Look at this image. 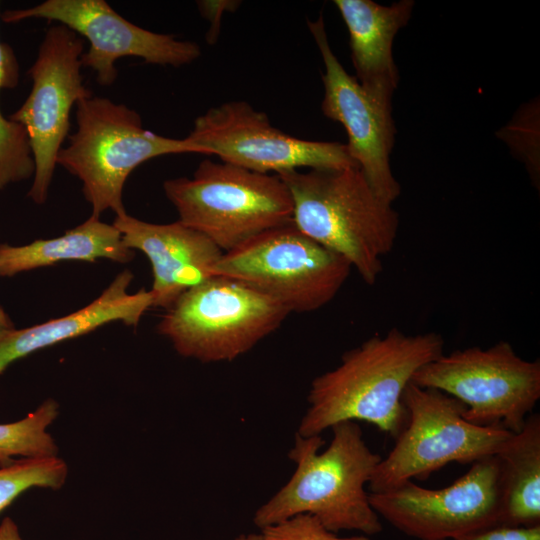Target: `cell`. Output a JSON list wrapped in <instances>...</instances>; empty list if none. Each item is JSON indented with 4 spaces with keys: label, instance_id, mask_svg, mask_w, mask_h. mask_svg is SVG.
Masks as SVG:
<instances>
[{
    "label": "cell",
    "instance_id": "obj_1",
    "mask_svg": "<svg viewBox=\"0 0 540 540\" xmlns=\"http://www.w3.org/2000/svg\"><path fill=\"white\" fill-rule=\"evenodd\" d=\"M443 347L435 332L407 335L393 328L367 339L311 382L296 433L316 436L342 421H366L395 439L407 422L405 388L418 369L443 354Z\"/></svg>",
    "mask_w": 540,
    "mask_h": 540
},
{
    "label": "cell",
    "instance_id": "obj_2",
    "mask_svg": "<svg viewBox=\"0 0 540 540\" xmlns=\"http://www.w3.org/2000/svg\"><path fill=\"white\" fill-rule=\"evenodd\" d=\"M329 446L321 435L295 434L288 458L296 468L288 482L253 516L260 529L298 514L316 517L327 529L358 531L370 536L382 531L380 517L369 502L365 487L381 461L366 444L356 421L331 428Z\"/></svg>",
    "mask_w": 540,
    "mask_h": 540
},
{
    "label": "cell",
    "instance_id": "obj_3",
    "mask_svg": "<svg viewBox=\"0 0 540 540\" xmlns=\"http://www.w3.org/2000/svg\"><path fill=\"white\" fill-rule=\"evenodd\" d=\"M278 176L291 195L294 226L344 257L373 285L397 236L399 216L392 203L374 192L358 166Z\"/></svg>",
    "mask_w": 540,
    "mask_h": 540
},
{
    "label": "cell",
    "instance_id": "obj_4",
    "mask_svg": "<svg viewBox=\"0 0 540 540\" xmlns=\"http://www.w3.org/2000/svg\"><path fill=\"white\" fill-rule=\"evenodd\" d=\"M76 131L57 156V165L76 176L92 209L100 218L106 210L127 213L123 189L132 171L155 157L208 151L188 137L174 139L143 127L141 116L122 103L94 95L76 104Z\"/></svg>",
    "mask_w": 540,
    "mask_h": 540
},
{
    "label": "cell",
    "instance_id": "obj_5",
    "mask_svg": "<svg viewBox=\"0 0 540 540\" xmlns=\"http://www.w3.org/2000/svg\"><path fill=\"white\" fill-rule=\"evenodd\" d=\"M179 221L223 253L269 229L292 222L291 195L278 175L203 160L192 178L163 183Z\"/></svg>",
    "mask_w": 540,
    "mask_h": 540
},
{
    "label": "cell",
    "instance_id": "obj_6",
    "mask_svg": "<svg viewBox=\"0 0 540 540\" xmlns=\"http://www.w3.org/2000/svg\"><path fill=\"white\" fill-rule=\"evenodd\" d=\"M290 312L239 280L213 275L185 291L157 325L183 357L229 362L277 330Z\"/></svg>",
    "mask_w": 540,
    "mask_h": 540
},
{
    "label": "cell",
    "instance_id": "obj_7",
    "mask_svg": "<svg viewBox=\"0 0 540 540\" xmlns=\"http://www.w3.org/2000/svg\"><path fill=\"white\" fill-rule=\"evenodd\" d=\"M402 401L406 425L393 449L376 466L368 483L371 493L392 490L413 478L426 480L452 462L472 464L496 455L513 434L468 422L465 405L434 388L410 382Z\"/></svg>",
    "mask_w": 540,
    "mask_h": 540
},
{
    "label": "cell",
    "instance_id": "obj_8",
    "mask_svg": "<svg viewBox=\"0 0 540 540\" xmlns=\"http://www.w3.org/2000/svg\"><path fill=\"white\" fill-rule=\"evenodd\" d=\"M351 269L344 257L323 247L291 222L224 252L213 275L244 282L290 313H304L328 304Z\"/></svg>",
    "mask_w": 540,
    "mask_h": 540
},
{
    "label": "cell",
    "instance_id": "obj_9",
    "mask_svg": "<svg viewBox=\"0 0 540 540\" xmlns=\"http://www.w3.org/2000/svg\"><path fill=\"white\" fill-rule=\"evenodd\" d=\"M411 382L461 401L472 424L518 433L540 399V360H525L500 341L486 349L443 353L418 369Z\"/></svg>",
    "mask_w": 540,
    "mask_h": 540
},
{
    "label": "cell",
    "instance_id": "obj_10",
    "mask_svg": "<svg viewBox=\"0 0 540 540\" xmlns=\"http://www.w3.org/2000/svg\"><path fill=\"white\" fill-rule=\"evenodd\" d=\"M83 38L68 27L50 26L28 70L30 94L8 119L26 130L35 165L28 197L45 203L57 156L69 136L70 114L76 104L93 95L83 82Z\"/></svg>",
    "mask_w": 540,
    "mask_h": 540
},
{
    "label": "cell",
    "instance_id": "obj_11",
    "mask_svg": "<svg viewBox=\"0 0 540 540\" xmlns=\"http://www.w3.org/2000/svg\"><path fill=\"white\" fill-rule=\"evenodd\" d=\"M378 516L417 540H455L502 521L500 468L496 455L474 463L463 476L440 489L413 481L385 492H369Z\"/></svg>",
    "mask_w": 540,
    "mask_h": 540
},
{
    "label": "cell",
    "instance_id": "obj_12",
    "mask_svg": "<svg viewBox=\"0 0 540 540\" xmlns=\"http://www.w3.org/2000/svg\"><path fill=\"white\" fill-rule=\"evenodd\" d=\"M187 137L222 162L262 174L358 166L346 144L291 136L245 101L208 109L195 119Z\"/></svg>",
    "mask_w": 540,
    "mask_h": 540
},
{
    "label": "cell",
    "instance_id": "obj_13",
    "mask_svg": "<svg viewBox=\"0 0 540 540\" xmlns=\"http://www.w3.org/2000/svg\"><path fill=\"white\" fill-rule=\"evenodd\" d=\"M0 16L6 23L31 18L55 21L86 38L89 48L82 54V66L96 73L101 86H110L116 81L115 64L122 57H138L149 64L180 67L201 55L197 43L137 26L104 0H46L27 9L6 10Z\"/></svg>",
    "mask_w": 540,
    "mask_h": 540
},
{
    "label": "cell",
    "instance_id": "obj_14",
    "mask_svg": "<svg viewBox=\"0 0 540 540\" xmlns=\"http://www.w3.org/2000/svg\"><path fill=\"white\" fill-rule=\"evenodd\" d=\"M308 27L325 67L322 112L343 125L352 159L374 192L393 203L401 187L390 168L396 133L392 106L377 101L347 73L331 49L322 15L308 21Z\"/></svg>",
    "mask_w": 540,
    "mask_h": 540
},
{
    "label": "cell",
    "instance_id": "obj_15",
    "mask_svg": "<svg viewBox=\"0 0 540 540\" xmlns=\"http://www.w3.org/2000/svg\"><path fill=\"white\" fill-rule=\"evenodd\" d=\"M123 243L146 255L152 267L153 307L169 309L188 289L213 276L223 252L205 235L179 220L154 224L125 213L112 223Z\"/></svg>",
    "mask_w": 540,
    "mask_h": 540
},
{
    "label": "cell",
    "instance_id": "obj_16",
    "mask_svg": "<svg viewBox=\"0 0 540 540\" xmlns=\"http://www.w3.org/2000/svg\"><path fill=\"white\" fill-rule=\"evenodd\" d=\"M133 280L129 270L119 273L109 286L85 307L63 317L23 329H12L0 336V374L10 364L35 351L79 337L111 322L137 326L153 307V297L144 288L128 291Z\"/></svg>",
    "mask_w": 540,
    "mask_h": 540
},
{
    "label": "cell",
    "instance_id": "obj_17",
    "mask_svg": "<svg viewBox=\"0 0 540 540\" xmlns=\"http://www.w3.org/2000/svg\"><path fill=\"white\" fill-rule=\"evenodd\" d=\"M350 38L356 79L377 101L392 106L399 82L393 58V41L412 13L414 1L401 0L389 6L371 0H335Z\"/></svg>",
    "mask_w": 540,
    "mask_h": 540
},
{
    "label": "cell",
    "instance_id": "obj_18",
    "mask_svg": "<svg viewBox=\"0 0 540 540\" xmlns=\"http://www.w3.org/2000/svg\"><path fill=\"white\" fill-rule=\"evenodd\" d=\"M134 251L113 224L90 216L80 225L52 239H38L20 246L0 244V277L54 265L62 261L94 262L104 258L126 263Z\"/></svg>",
    "mask_w": 540,
    "mask_h": 540
},
{
    "label": "cell",
    "instance_id": "obj_19",
    "mask_svg": "<svg viewBox=\"0 0 540 540\" xmlns=\"http://www.w3.org/2000/svg\"><path fill=\"white\" fill-rule=\"evenodd\" d=\"M500 468L501 524L540 525V415L530 414L496 454Z\"/></svg>",
    "mask_w": 540,
    "mask_h": 540
},
{
    "label": "cell",
    "instance_id": "obj_20",
    "mask_svg": "<svg viewBox=\"0 0 540 540\" xmlns=\"http://www.w3.org/2000/svg\"><path fill=\"white\" fill-rule=\"evenodd\" d=\"M19 82V65L12 48L0 41V90ZM35 165L25 128L0 111V190L34 175Z\"/></svg>",
    "mask_w": 540,
    "mask_h": 540
},
{
    "label": "cell",
    "instance_id": "obj_21",
    "mask_svg": "<svg viewBox=\"0 0 540 540\" xmlns=\"http://www.w3.org/2000/svg\"><path fill=\"white\" fill-rule=\"evenodd\" d=\"M58 415V404L47 399L21 420L0 423V466L15 457L41 458L57 456L58 447L47 428Z\"/></svg>",
    "mask_w": 540,
    "mask_h": 540
},
{
    "label": "cell",
    "instance_id": "obj_22",
    "mask_svg": "<svg viewBox=\"0 0 540 540\" xmlns=\"http://www.w3.org/2000/svg\"><path fill=\"white\" fill-rule=\"evenodd\" d=\"M68 467L58 456L21 458L0 466V512L31 488H61Z\"/></svg>",
    "mask_w": 540,
    "mask_h": 540
},
{
    "label": "cell",
    "instance_id": "obj_23",
    "mask_svg": "<svg viewBox=\"0 0 540 540\" xmlns=\"http://www.w3.org/2000/svg\"><path fill=\"white\" fill-rule=\"evenodd\" d=\"M260 530L264 540H371L363 534L341 537L309 514H298Z\"/></svg>",
    "mask_w": 540,
    "mask_h": 540
},
{
    "label": "cell",
    "instance_id": "obj_24",
    "mask_svg": "<svg viewBox=\"0 0 540 540\" xmlns=\"http://www.w3.org/2000/svg\"><path fill=\"white\" fill-rule=\"evenodd\" d=\"M455 540H540V525L526 527L497 524Z\"/></svg>",
    "mask_w": 540,
    "mask_h": 540
},
{
    "label": "cell",
    "instance_id": "obj_25",
    "mask_svg": "<svg viewBox=\"0 0 540 540\" xmlns=\"http://www.w3.org/2000/svg\"><path fill=\"white\" fill-rule=\"evenodd\" d=\"M239 5V1L232 0H204L197 2L201 15L210 23V28L206 34V39L209 44L213 45L217 41L223 14L228 11H235Z\"/></svg>",
    "mask_w": 540,
    "mask_h": 540
},
{
    "label": "cell",
    "instance_id": "obj_26",
    "mask_svg": "<svg viewBox=\"0 0 540 540\" xmlns=\"http://www.w3.org/2000/svg\"><path fill=\"white\" fill-rule=\"evenodd\" d=\"M0 540H23L18 526L10 517H6L0 523Z\"/></svg>",
    "mask_w": 540,
    "mask_h": 540
},
{
    "label": "cell",
    "instance_id": "obj_27",
    "mask_svg": "<svg viewBox=\"0 0 540 540\" xmlns=\"http://www.w3.org/2000/svg\"><path fill=\"white\" fill-rule=\"evenodd\" d=\"M14 324L7 313L0 307V336L5 332L14 329Z\"/></svg>",
    "mask_w": 540,
    "mask_h": 540
},
{
    "label": "cell",
    "instance_id": "obj_28",
    "mask_svg": "<svg viewBox=\"0 0 540 540\" xmlns=\"http://www.w3.org/2000/svg\"><path fill=\"white\" fill-rule=\"evenodd\" d=\"M234 540H264V538L261 533H250L237 536Z\"/></svg>",
    "mask_w": 540,
    "mask_h": 540
}]
</instances>
